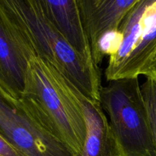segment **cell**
<instances>
[{
    "instance_id": "6da1fadb",
    "label": "cell",
    "mask_w": 156,
    "mask_h": 156,
    "mask_svg": "<svg viewBox=\"0 0 156 156\" xmlns=\"http://www.w3.org/2000/svg\"><path fill=\"white\" fill-rule=\"evenodd\" d=\"M0 9L30 56L50 62L82 94L100 101V70L78 53L36 0H0Z\"/></svg>"
},
{
    "instance_id": "7a4b0ae2",
    "label": "cell",
    "mask_w": 156,
    "mask_h": 156,
    "mask_svg": "<svg viewBox=\"0 0 156 156\" xmlns=\"http://www.w3.org/2000/svg\"><path fill=\"white\" fill-rule=\"evenodd\" d=\"M21 104L47 130L76 155L82 151L86 123L73 85L50 62L29 58Z\"/></svg>"
},
{
    "instance_id": "3957f363",
    "label": "cell",
    "mask_w": 156,
    "mask_h": 156,
    "mask_svg": "<svg viewBox=\"0 0 156 156\" xmlns=\"http://www.w3.org/2000/svg\"><path fill=\"white\" fill-rule=\"evenodd\" d=\"M100 103L123 156H156L139 77L111 81L101 88Z\"/></svg>"
},
{
    "instance_id": "277c9868",
    "label": "cell",
    "mask_w": 156,
    "mask_h": 156,
    "mask_svg": "<svg viewBox=\"0 0 156 156\" xmlns=\"http://www.w3.org/2000/svg\"><path fill=\"white\" fill-rule=\"evenodd\" d=\"M122 42L109 56L105 77L109 82L143 76L156 53V0H140L118 28Z\"/></svg>"
},
{
    "instance_id": "5b68a950",
    "label": "cell",
    "mask_w": 156,
    "mask_h": 156,
    "mask_svg": "<svg viewBox=\"0 0 156 156\" xmlns=\"http://www.w3.org/2000/svg\"><path fill=\"white\" fill-rule=\"evenodd\" d=\"M0 135L27 156H76L1 86Z\"/></svg>"
},
{
    "instance_id": "8992f818",
    "label": "cell",
    "mask_w": 156,
    "mask_h": 156,
    "mask_svg": "<svg viewBox=\"0 0 156 156\" xmlns=\"http://www.w3.org/2000/svg\"><path fill=\"white\" fill-rule=\"evenodd\" d=\"M30 57L0 9V86L17 100L24 91Z\"/></svg>"
},
{
    "instance_id": "52a82bcc",
    "label": "cell",
    "mask_w": 156,
    "mask_h": 156,
    "mask_svg": "<svg viewBox=\"0 0 156 156\" xmlns=\"http://www.w3.org/2000/svg\"><path fill=\"white\" fill-rule=\"evenodd\" d=\"M140 0H79L82 24L89 41L91 56L102 37L118 30L126 14Z\"/></svg>"
},
{
    "instance_id": "ba28073f",
    "label": "cell",
    "mask_w": 156,
    "mask_h": 156,
    "mask_svg": "<svg viewBox=\"0 0 156 156\" xmlns=\"http://www.w3.org/2000/svg\"><path fill=\"white\" fill-rule=\"evenodd\" d=\"M86 123V136L82 151L76 156H123L110 122L100 101L91 100L74 85Z\"/></svg>"
},
{
    "instance_id": "9c48e42d",
    "label": "cell",
    "mask_w": 156,
    "mask_h": 156,
    "mask_svg": "<svg viewBox=\"0 0 156 156\" xmlns=\"http://www.w3.org/2000/svg\"><path fill=\"white\" fill-rule=\"evenodd\" d=\"M47 18L69 44L88 60L94 62L82 24L79 0H36Z\"/></svg>"
},
{
    "instance_id": "30bf717a",
    "label": "cell",
    "mask_w": 156,
    "mask_h": 156,
    "mask_svg": "<svg viewBox=\"0 0 156 156\" xmlns=\"http://www.w3.org/2000/svg\"><path fill=\"white\" fill-rule=\"evenodd\" d=\"M141 91L156 145V82L146 78V80L141 85Z\"/></svg>"
},
{
    "instance_id": "8fae6325",
    "label": "cell",
    "mask_w": 156,
    "mask_h": 156,
    "mask_svg": "<svg viewBox=\"0 0 156 156\" xmlns=\"http://www.w3.org/2000/svg\"><path fill=\"white\" fill-rule=\"evenodd\" d=\"M0 156H27L0 135Z\"/></svg>"
},
{
    "instance_id": "7c38bea8",
    "label": "cell",
    "mask_w": 156,
    "mask_h": 156,
    "mask_svg": "<svg viewBox=\"0 0 156 156\" xmlns=\"http://www.w3.org/2000/svg\"><path fill=\"white\" fill-rule=\"evenodd\" d=\"M143 76H145L146 78H149L156 82V55L145 69Z\"/></svg>"
},
{
    "instance_id": "4fadbf2b",
    "label": "cell",
    "mask_w": 156,
    "mask_h": 156,
    "mask_svg": "<svg viewBox=\"0 0 156 156\" xmlns=\"http://www.w3.org/2000/svg\"><path fill=\"white\" fill-rule=\"evenodd\" d=\"M155 55H156V53H155V55H154V56H155ZM154 56H153V57H154ZM148 65H149V64H148Z\"/></svg>"
}]
</instances>
